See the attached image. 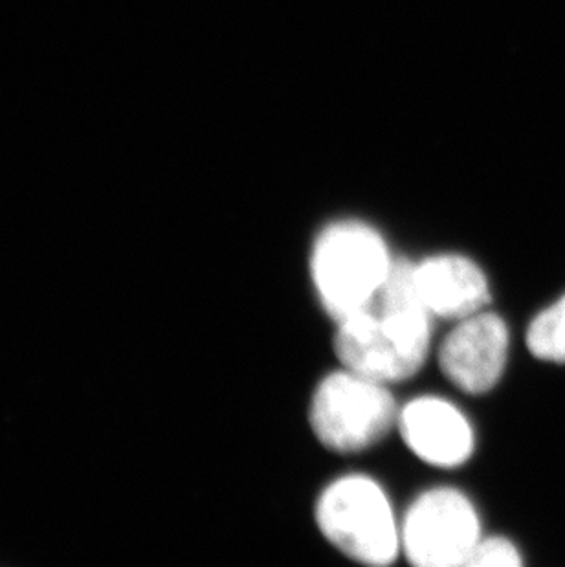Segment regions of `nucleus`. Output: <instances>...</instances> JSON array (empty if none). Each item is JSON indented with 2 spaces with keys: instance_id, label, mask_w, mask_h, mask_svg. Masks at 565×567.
I'll list each match as a JSON object with an SVG mask.
<instances>
[{
  "instance_id": "nucleus-5",
  "label": "nucleus",
  "mask_w": 565,
  "mask_h": 567,
  "mask_svg": "<svg viewBox=\"0 0 565 567\" xmlns=\"http://www.w3.org/2000/svg\"><path fill=\"white\" fill-rule=\"evenodd\" d=\"M481 540L474 505L459 491L433 488L405 514L400 544L413 566H466Z\"/></svg>"
},
{
  "instance_id": "nucleus-2",
  "label": "nucleus",
  "mask_w": 565,
  "mask_h": 567,
  "mask_svg": "<svg viewBox=\"0 0 565 567\" xmlns=\"http://www.w3.org/2000/svg\"><path fill=\"white\" fill-rule=\"evenodd\" d=\"M390 250L373 226L338 220L316 239L310 268L327 315L340 321L368 306L390 278Z\"/></svg>"
},
{
  "instance_id": "nucleus-7",
  "label": "nucleus",
  "mask_w": 565,
  "mask_h": 567,
  "mask_svg": "<svg viewBox=\"0 0 565 567\" xmlns=\"http://www.w3.org/2000/svg\"><path fill=\"white\" fill-rule=\"evenodd\" d=\"M402 440L428 465H463L474 452V432L463 413L438 396H421L399 415Z\"/></svg>"
},
{
  "instance_id": "nucleus-10",
  "label": "nucleus",
  "mask_w": 565,
  "mask_h": 567,
  "mask_svg": "<svg viewBox=\"0 0 565 567\" xmlns=\"http://www.w3.org/2000/svg\"><path fill=\"white\" fill-rule=\"evenodd\" d=\"M466 566L517 567L522 566V557L516 547L505 538H486V540L477 542Z\"/></svg>"
},
{
  "instance_id": "nucleus-6",
  "label": "nucleus",
  "mask_w": 565,
  "mask_h": 567,
  "mask_svg": "<svg viewBox=\"0 0 565 567\" xmlns=\"http://www.w3.org/2000/svg\"><path fill=\"white\" fill-rule=\"evenodd\" d=\"M508 329L494 312L459 321L439 349L443 375L470 395H483L502 379L507 364Z\"/></svg>"
},
{
  "instance_id": "nucleus-9",
  "label": "nucleus",
  "mask_w": 565,
  "mask_h": 567,
  "mask_svg": "<svg viewBox=\"0 0 565 567\" xmlns=\"http://www.w3.org/2000/svg\"><path fill=\"white\" fill-rule=\"evenodd\" d=\"M528 351L547 362H565V296L534 318L527 331Z\"/></svg>"
},
{
  "instance_id": "nucleus-8",
  "label": "nucleus",
  "mask_w": 565,
  "mask_h": 567,
  "mask_svg": "<svg viewBox=\"0 0 565 567\" xmlns=\"http://www.w3.org/2000/svg\"><path fill=\"white\" fill-rule=\"evenodd\" d=\"M415 284L428 311L444 320L477 315L491 300L485 274L469 257H428L415 265Z\"/></svg>"
},
{
  "instance_id": "nucleus-1",
  "label": "nucleus",
  "mask_w": 565,
  "mask_h": 567,
  "mask_svg": "<svg viewBox=\"0 0 565 567\" xmlns=\"http://www.w3.org/2000/svg\"><path fill=\"white\" fill-rule=\"evenodd\" d=\"M432 318L417 289L415 265L399 259L379 295L338 321L335 351L358 375L382 384L402 382L427 362Z\"/></svg>"
},
{
  "instance_id": "nucleus-3",
  "label": "nucleus",
  "mask_w": 565,
  "mask_h": 567,
  "mask_svg": "<svg viewBox=\"0 0 565 567\" xmlns=\"http://www.w3.org/2000/svg\"><path fill=\"white\" fill-rule=\"evenodd\" d=\"M321 533L357 563L388 566L400 549V535L384 491L369 477L347 476L321 494L316 507Z\"/></svg>"
},
{
  "instance_id": "nucleus-4",
  "label": "nucleus",
  "mask_w": 565,
  "mask_h": 567,
  "mask_svg": "<svg viewBox=\"0 0 565 567\" xmlns=\"http://www.w3.org/2000/svg\"><path fill=\"white\" fill-rule=\"evenodd\" d=\"M396 423V399L386 384L349 370L326 377L310 406L316 437L340 454L373 446Z\"/></svg>"
}]
</instances>
